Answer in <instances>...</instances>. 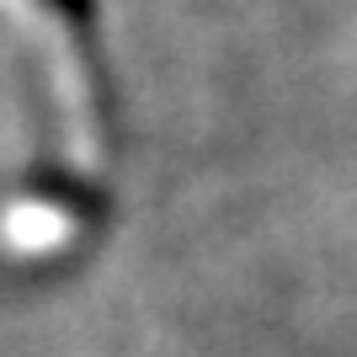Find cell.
<instances>
[{
	"mask_svg": "<svg viewBox=\"0 0 357 357\" xmlns=\"http://www.w3.org/2000/svg\"><path fill=\"white\" fill-rule=\"evenodd\" d=\"M43 11H54L59 22H75V27H86L91 16H96V0H38Z\"/></svg>",
	"mask_w": 357,
	"mask_h": 357,
	"instance_id": "6da1fadb",
	"label": "cell"
}]
</instances>
